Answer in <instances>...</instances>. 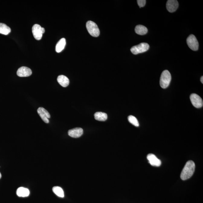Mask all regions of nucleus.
<instances>
[{
    "instance_id": "aec40b11",
    "label": "nucleus",
    "mask_w": 203,
    "mask_h": 203,
    "mask_svg": "<svg viewBox=\"0 0 203 203\" xmlns=\"http://www.w3.org/2000/svg\"><path fill=\"white\" fill-rule=\"evenodd\" d=\"M128 120L130 124H133L135 127H139V122H138L137 119L135 117L130 115V116H128Z\"/></svg>"
},
{
    "instance_id": "4be33fe9",
    "label": "nucleus",
    "mask_w": 203,
    "mask_h": 203,
    "mask_svg": "<svg viewBox=\"0 0 203 203\" xmlns=\"http://www.w3.org/2000/svg\"><path fill=\"white\" fill-rule=\"evenodd\" d=\"M201 82L202 83V84H203V76H202L201 77Z\"/></svg>"
},
{
    "instance_id": "ddd939ff",
    "label": "nucleus",
    "mask_w": 203,
    "mask_h": 203,
    "mask_svg": "<svg viewBox=\"0 0 203 203\" xmlns=\"http://www.w3.org/2000/svg\"><path fill=\"white\" fill-rule=\"evenodd\" d=\"M58 82L62 87H66L69 85V80L66 76L61 75L58 77Z\"/></svg>"
},
{
    "instance_id": "dca6fc26",
    "label": "nucleus",
    "mask_w": 203,
    "mask_h": 203,
    "mask_svg": "<svg viewBox=\"0 0 203 203\" xmlns=\"http://www.w3.org/2000/svg\"><path fill=\"white\" fill-rule=\"evenodd\" d=\"M135 33L138 35H144L147 34L148 30L147 27L142 25H138L135 27Z\"/></svg>"
},
{
    "instance_id": "2eb2a0df",
    "label": "nucleus",
    "mask_w": 203,
    "mask_h": 203,
    "mask_svg": "<svg viewBox=\"0 0 203 203\" xmlns=\"http://www.w3.org/2000/svg\"><path fill=\"white\" fill-rule=\"evenodd\" d=\"M66 44L65 38H62L56 44L55 50L57 53H60L64 50Z\"/></svg>"
},
{
    "instance_id": "412c9836",
    "label": "nucleus",
    "mask_w": 203,
    "mask_h": 203,
    "mask_svg": "<svg viewBox=\"0 0 203 203\" xmlns=\"http://www.w3.org/2000/svg\"><path fill=\"white\" fill-rule=\"evenodd\" d=\"M137 3L138 5L140 8L144 7L145 5L146 1L145 0H138Z\"/></svg>"
},
{
    "instance_id": "f8f14e48",
    "label": "nucleus",
    "mask_w": 203,
    "mask_h": 203,
    "mask_svg": "<svg viewBox=\"0 0 203 203\" xmlns=\"http://www.w3.org/2000/svg\"><path fill=\"white\" fill-rule=\"evenodd\" d=\"M68 135L73 138H78L80 137L83 133V130L80 127H76L68 131Z\"/></svg>"
},
{
    "instance_id": "1a4fd4ad",
    "label": "nucleus",
    "mask_w": 203,
    "mask_h": 203,
    "mask_svg": "<svg viewBox=\"0 0 203 203\" xmlns=\"http://www.w3.org/2000/svg\"><path fill=\"white\" fill-rule=\"evenodd\" d=\"M179 4L176 0H168L166 4L167 10L170 13H173L177 10Z\"/></svg>"
},
{
    "instance_id": "f257e3e1",
    "label": "nucleus",
    "mask_w": 203,
    "mask_h": 203,
    "mask_svg": "<svg viewBox=\"0 0 203 203\" xmlns=\"http://www.w3.org/2000/svg\"><path fill=\"white\" fill-rule=\"evenodd\" d=\"M195 169V165L193 161H187L181 172V179L183 180H185L191 177L194 173Z\"/></svg>"
},
{
    "instance_id": "4468645a",
    "label": "nucleus",
    "mask_w": 203,
    "mask_h": 203,
    "mask_svg": "<svg viewBox=\"0 0 203 203\" xmlns=\"http://www.w3.org/2000/svg\"><path fill=\"white\" fill-rule=\"evenodd\" d=\"M16 193L18 196L21 197H25L30 195V191L25 188L21 187L19 188L17 190Z\"/></svg>"
},
{
    "instance_id": "7ed1b4c3",
    "label": "nucleus",
    "mask_w": 203,
    "mask_h": 203,
    "mask_svg": "<svg viewBox=\"0 0 203 203\" xmlns=\"http://www.w3.org/2000/svg\"><path fill=\"white\" fill-rule=\"evenodd\" d=\"M86 27L89 33L93 37H98L100 34V31L96 23L92 21H88L86 23Z\"/></svg>"
},
{
    "instance_id": "6e6552de",
    "label": "nucleus",
    "mask_w": 203,
    "mask_h": 203,
    "mask_svg": "<svg viewBox=\"0 0 203 203\" xmlns=\"http://www.w3.org/2000/svg\"><path fill=\"white\" fill-rule=\"evenodd\" d=\"M37 111L41 119L44 122L48 124L50 122L49 118H50V116L47 111L44 108L39 107Z\"/></svg>"
},
{
    "instance_id": "9b49d317",
    "label": "nucleus",
    "mask_w": 203,
    "mask_h": 203,
    "mask_svg": "<svg viewBox=\"0 0 203 203\" xmlns=\"http://www.w3.org/2000/svg\"><path fill=\"white\" fill-rule=\"evenodd\" d=\"M147 159L148 160L149 163L153 166L159 167L161 165L160 160L158 159L153 154H149L147 156Z\"/></svg>"
},
{
    "instance_id": "a211bd4d",
    "label": "nucleus",
    "mask_w": 203,
    "mask_h": 203,
    "mask_svg": "<svg viewBox=\"0 0 203 203\" xmlns=\"http://www.w3.org/2000/svg\"><path fill=\"white\" fill-rule=\"evenodd\" d=\"M11 31L10 27L6 24L0 23V34L7 35Z\"/></svg>"
},
{
    "instance_id": "5701e85b",
    "label": "nucleus",
    "mask_w": 203,
    "mask_h": 203,
    "mask_svg": "<svg viewBox=\"0 0 203 203\" xmlns=\"http://www.w3.org/2000/svg\"><path fill=\"white\" fill-rule=\"evenodd\" d=\"M1 177H2L1 174V173H0V179H1Z\"/></svg>"
},
{
    "instance_id": "f3484780",
    "label": "nucleus",
    "mask_w": 203,
    "mask_h": 203,
    "mask_svg": "<svg viewBox=\"0 0 203 203\" xmlns=\"http://www.w3.org/2000/svg\"><path fill=\"white\" fill-rule=\"evenodd\" d=\"M94 117L95 119L99 121H105L108 118L107 114L101 112H96L95 113Z\"/></svg>"
},
{
    "instance_id": "20e7f679",
    "label": "nucleus",
    "mask_w": 203,
    "mask_h": 203,
    "mask_svg": "<svg viewBox=\"0 0 203 203\" xmlns=\"http://www.w3.org/2000/svg\"><path fill=\"white\" fill-rule=\"evenodd\" d=\"M150 48V45L147 43H143L134 46L130 49V51L133 54L137 55L145 52Z\"/></svg>"
},
{
    "instance_id": "f03ea898",
    "label": "nucleus",
    "mask_w": 203,
    "mask_h": 203,
    "mask_svg": "<svg viewBox=\"0 0 203 203\" xmlns=\"http://www.w3.org/2000/svg\"><path fill=\"white\" fill-rule=\"evenodd\" d=\"M172 77L170 72L167 70H164L161 73L160 79V85L163 89L167 88L170 84Z\"/></svg>"
},
{
    "instance_id": "39448f33",
    "label": "nucleus",
    "mask_w": 203,
    "mask_h": 203,
    "mask_svg": "<svg viewBox=\"0 0 203 203\" xmlns=\"http://www.w3.org/2000/svg\"><path fill=\"white\" fill-rule=\"evenodd\" d=\"M32 32L35 39L39 40L42 38L43 34L45 32V30L39 24H35L32 27Z\"/></svg>"
},
{
    "instance_id": "0eeeda50",
    "label": "nucleus",
    "mask_w": 203,
    "mask_h": 203,
    "mask_svg": "<svg viewBox=\"0 0 203 203\" xmlns=\"http://www.w3.org/2000/svg\"><path fill=\"white\" fill-rule=\"evenodd\" d=\"M190 99L192 105L196 108H200L203 107L202 99L199 95L195 93L192 94L190 95Z\"/></svg>"
},
{
    "instance_id": "423d86ee",
    "label": "nucleus",
    "mask_w": 203,
    "mask_h": 203,
    "mask_svg": "<svg viewBox=\"0 0 203 203\" xmlns=\"http://www.w3.org/2000/svg\"><path fill=\"white\" fill-rule=\"evenodd\" d=\"M187 43L189 48L194 51L197 50L199 48V43L196 37L193 35H189L187 39Z\"/></svg>"
},
{
    "instance_id": "9d476101",
    "label": "nucleus",
    "mask_w": 203,
    "mask_h": 203,
    "mask_svg": "<svg viewBox=\"0 0 203 203\" xmlns=\"http://www.w3.org/2000/svg\"><path fill=\"white\" fill-rule=\"evenodd\" d=\"M32 74L31 69L26 67H21L19 68L17 72V75L21 77L30 76Z\"/></svg>"
},
{
    "instance_id": "6ab92c4d",
    "label": "nucleus",
    "mask_w": 203,
    "mask_h": 203,
    "mask_svg": "<svg viewBox=\"0 0 203 203\" xmlns=\"http://www.w3.org/2000/svg\"><path fill=\"white\" fill-rule=\"evenodd\" d=\"M53 193L59 197L64 198V196L63 190L61 187L58 186H55L52 188Z\"/></svg>"
}]
</instances>
